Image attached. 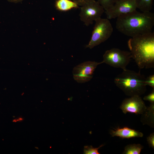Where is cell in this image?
<instances>
[{
  "label": "cell",
  "instance_id": "4",
  "mask_svg": "<svg viewBox=\"0 0 154 154\" xmlns=\"http://www.w3.org/2000/svg\"><path fill=\"white\" fill-rule=\"evenodd\" d=\"M91 39L86 47L92 49L107 40L113 32L109 19L101 17L95 21Z\"/></svg>",
  "mask_w": 154,
  "mask_h": 154
},
{
  "label": "cell",
  "instance_id": "14",
  "mask_svg": "<svg viewBox=\"0 0 154 154\" xmlns=\"http://www.w3.org/2000/svg\"><path fill=\"white\" fill-rule=\"evenodd\" d=\"M143 146L139 144H129L125 146L122 154H139Z\"/></svg>",
  "mask_w": 154,
  "mask_h": 154
},
{
  "label": "cell",
  "instance_id": "7",
  "mask_svg": "<svg viewBox=\"0 0 154 154\" xmlns=\"http://www.w3.org/2000/svg\"><path fill=\"white\" fill-rule=\"evenodd\" d=\"M102 62L88 61L81 63L73 69L72 73L74 80L79 83H85L90 81L97 66Z\"/></svg>",
  "mask_w": 154,
  "mask_h": 154
},
{
  "label": "cell",
  "instance_id": "10",
  "mask_svg": "<svg viewBox=\"0 0 154 154\" xmlns=\"http://www.w3.org/2000/svg\"><path fill=\"white\" fill-rule=\"evenodd\" d=\"M110 133L112 137H118L122 138L142 137L143 135L141 132L127 127L112 130Z\"/></svg>",
  "mask_w": 154,
  "mask_h": 154
},
{
  "label": "cell",
  "instance_id": "2",
  "mask_svg": "<svg viewBox=\"0 0 154 154\" xmlns=\"http://www.w3.org/2000/svg\"><path fill=\"white\" fill-rule=\"evenodd\" d=\"M127 45L131 58L139 68H154V33L132 37L128 40Z\"/></svg>",
  "mask_w": 154,
  "mask_h": 154
},
{
  "label": "cell",
  "instance_id": "13",
  "mask_svg": "<svg viewBox=\"0 0 154 154\" xmlns=\"http://www.w3.org/2000/svg\"><path fill=\"white\" fill-rule=\"evenodd\" d=\"M154 0H135L137 8L141 12H150L152 9Z\"/></svg>",
  "mask_w": 154,
  "mask_h": 154
},
{
  "label": "cell",
  "instance_id": "5",
  "mask_svg": "<svg viewBox=\"0 0 154 154\" xmlns=\"http://www.w3.org/2000/svg\"><path fill=\"white\" fill-rule=\"evenodd\" d=\"M131 58L130 52L113 48L106 50L103 55V62L124 70Z\"/></svg>",
  "mask_w": 154,
  "mask_h": 154
},
{
  "label": "cell",
  "instance_id": "11",
  "mask_svg": "<svg viewBox=\"0 0 154 154\" xmlns=\"http://www.w3.org/2000/svg\"><path fill=\"white\" fill-rule=\"evenodd\" d=\"M75 2L71 0H56L55 3L56 9L60 11H66L79 7Z\"/></svg>",
  "mask_w": 154,
  "mask_h": 154
},
{
  "label": "cell",
  "instance_id": "6",
  "mask_svg": "<svg viewBox=\"0 0 154 154\" xmlns=\"http://www.w3.org/2000/svg\"><path fill=\"white\" fill-rule=\"evenodd\" d=\"M105 11L95 1L89 2L81 6L79 16L80 20L87 26L101 17Z\"/></svg>",
  "mask_w": 154,
  "mask_h": 154
},
{
  "label": "cell",
  "instance_id": "3",
  "mask_svg": "<svg viewBox=\"0 0 154 154\" xmlns=\"http://www.w3.org/2000/svg\"><path fill=\"white\" fill-rule=\"evenodd\" d=\"M145 79L140 72L126 69L115 78L114 82L126 95L140 96L146 90Z\"/></svg>",
  "mask_w": 154,
  "mask_h": 154
},
{
  "label": "cell",
  "instance_id": "20",
  "mask_svg": "<svg viewBox=\"0 0 154 154\" xmlns=\"http://www.w3.org/2000/svg\"><path fill=\"white\" fill-rule=\"evenodd\" d=\"M76 2L79 6H82L85 3L96 0H72Z\"/></svg>",
  "mask_w": 154,
  "mask_h": 154
},
{
  "label": "cell",
  "instance_id": "1",
  "mask_svg": "<svg viewBox=\"0 0 154 154\" xmlns=\"http://www.w3.org/2000/svg\"><path fill=\"white\" fill-rule=\"evenodd\" d=\"M154 25V14L137 10L117 18L116 28L124 35L131 37L152 32Z\"/></svg>",
  "mask_w": 154,
  "mask_h": 154
},
{
  "label": "cell",
  "instance_id": "12",
  "mask_svg": "<svg viewBox=\"0 0 154 154\" xmlns=\"http://www.w3.org/2000/svg\"><path fill=\"white\" fill-rule=\"evenodd\" d=\"M154 103H151L150 106L147 108L142 114L141 121L144 123L149 125H154Z\"/></svg>",
  "mask_w": 154,
  "mask_h": 154
},
{
  "label": "cell",
  "instance_id": "19",
  "mask_svg": "<svg viewBox=\"0 0 154 154\" xmlns=\"http://www.w3.org/2000/svg\"><path fill=\"white\" fill-rule=\"evenodd\" d=\"M143 99L146 101H147L151 103H154V88L151 92L148 95L144 96Z\"/></svg>",
  "mask_w": 154,
  "mask_h": 154
},
{
  "label": "cell",
  "instance_id": "21",
  "mask_svg": "<svg viewBox=\"0 0 154 154\" xmlns=\"http://www.w3.org/2000/svg\"><path fill=\"white\" fill-rule=\"evenodd\" d=\"M23 0H7L9 2L14 3H18L22 1Z\"/></svg>",
  "mask_w": 154,
  "mask_h": 154
},
{
  "label": "cell",
  "instance_id": "17",
  "mask_svg": "<svg viewBox=\"0 0 154 154\" xmlns=\"http://www.w3.org/2000/svg\"><path fill=\"white\" fill-rule=\"evenodd\" d=\"M145 83L146 86L148 85L154 88V75H150L146 78Z\"/></svg>",
  "mask_w": 154,
  "mask_h": 154
},
{
  "label": "cell",
  "instance_id": "16",
  "mask_svg": "<svg viewBox=\"0 0 154 154\" xmlns=\"http://www.w3.org/2000/svg\"><path fill=\"white\" fill-rule=\"evenodd\" d=\"M104 145H102L98 148H94L92 146H85L84 147V153L85 154H100L98 149Z\"/></svg>",
  "mask_w": 154,
  "mask_h": 154
},
{
  "label": "cell",
  "instance_id": "18",
  "mask_svg": "<svg viewBox=\"0 0 154 154\" xmlns=\"http://www.w3.org/2000/svg\"><path fill=\"white\" fill-rule=\"evenodd\" d=\"M147 141L149 147L154 148V133H153L147 138Z\"/></svg>",
  "mask_w": 154,
  "mask_h": 154
},
{
  "label": "cell",
  "instance_id": "9",
  "mask_svg": "<svg viewBox=\"0 0 154 154\" xmlns=\"http://www.w3.org/2000/svg\"><path fill=\"white\" fill-rule=\"evenodd\" d=\"M147 107L140 96H134L125 99L122 102L120 108L123 112L142 114L146 110Z\"/></svg>",
  "mask_w": 154,
  "mask_h": 154
},
{
  "label": "cell",
  "instance_id": "8",
  "mask_svg": "<svg viewBox=\"0 0 154 154\" xmlns=\"http://www.w3.org/2000/svg\"><path fill=\"white\" fill-rule=\"evenodd\" d=\"M137 9L135 0H117L112 8L105 12L107 18L111 19L133 11Z\"/></svg>",
  "mask_w": 154,
  "mask_h": 154
},
{
  "label": "cell",
  "instance_id": "15",
  "mask_svg": "<svg viewBox=\"0 0 154 154\" xmlns=\"http://www.w3.org/2000/svg\"><path fill=\"white\" fill-rule=\"evenodd\" d=\"M117 0H97V1L106 11L112 8Z\"/></svg>",
  "mask_w": 154,
  "mask_h": 154
}]
</instances>
